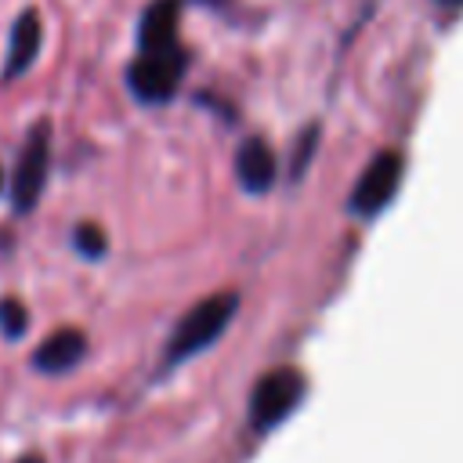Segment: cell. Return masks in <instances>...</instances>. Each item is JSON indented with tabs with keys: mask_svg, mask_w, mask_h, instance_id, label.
<instances>
[{
	"mask_svg": "<svg viewBox=\"0 0 463 463\" xmlns=\"http://www.w3.org/2000/svg\"><path fill=\"white\" fill-rule=\"evenodd\" d=\"M235 311H239V297H235L232 289L199 300V304L177 322V329L170 333L166 351H163V362H166V365H181V362H188L192 354L206 351V347L228 329V322L235 318Z\"/></svg>",
	"mask_w": 463,
	"mask_h": 463,
	"instance_id": "1",
	"label": "cell"
},
{
	"mask_svg": "<svg viewBox=\"0 0 463 463\" xmlns=\"http://www.w3.org/2000/svg\"><path fill=\"white\" fill-rule=\"evenodd\" d=\"M184 69H188V54L181 43H170V47H152V51H137V58L130 61L127 69V83H130V94L145 105H159V101H170L184 80Z\"/></svg>",
	"mask_w": 463,
	"mask_h": 463,
	"instance_id": "2",
	"label": "cell"
},
{
	"mask_svg": "<svg viewBox=\"0 0 463 463\" xmlns=\"http://www.w3.org/2000/svg\"><path fill=\"white\" fill-rule=\"evenodd\" d=\"M304 398V376L297 369H271L260 376L250 391V423L253 430H271L279 427Z\"/></svg>",
	"mask_w": 463,
	"mask_h": 463,
	"instance_id": "3",
	"label": "cell"
},
{
	"mask_svg": "<svg viewBox=\"0 0 463 463\" xmlns=\"http://www.w3.org/2000/svg\"><path fill=\"white\" fill-rule=\"evenodd\" d=\"M47 166H51V127L40 123L25 137L18 163H14V177H11V206L18 213H29L36 206L43 181H47Z\"/></svg>",
	"mask_w": 463,
	"mask_h": 463,
	"instance_id": "4",
	"label": "cell"
},
{
	"mask_svg": "<svg viewBox=\"0 0 463 463\" xmlns=\"http://www.w3.org/2000/svg\"><path fill=\"white\" fill-rule=\"evenodd\" d=\"M398 184H402V156H398V152H380V156L362 170V177H358V184H354L347 206H351L358 217H376V213H383L387 203L394 199Z\"/></svg>",
	"mask_w": 463,
	"mask_h": 463,
	"instance_id": "5",
	"label": "cell"
},
{
	"mask_svg": "<svg viewBox=\"0 0 463 463\" xmlns=\"http://www.w3.org/2000/svg\"><path fill=\"white\" fill-rule=\"evenodd\" d=\"M83 354H87V336L80 329H58L33 351V369L58 376V373H69L72 365H80Z\"/></svg>",
	"mask_w": 463,
	"mask_h": 463,
	"instance_id": "6",
	"label": "cell"
},
{
	"mask_svg": "<svg viewBox=\"0 0 463 463\" xmlns=\"http://www.w3.org/2000/svg\"><path fill=\"white\" fill-rule=\"evenodd\" d=\"M275 174H279L275 156H271V148L260 137H250V141L239 145V152H235V177H239V184L246 192H253V195L268 192L275 184Z\"/></svg>",
	"mask_w": 463,
	"mask_h": 463,
	"instance_id": "7",
	"label": "cell"
},
{
	"mask_svg": "<svg viewBox=\"0 0 463 463\" xmlns=\"http://www.w3.org/2000/svg\"><path fill=\"white\" fill-rule=\"evenodd\" d=\"M40 40H43V25H40V14L36 11H22L11 25V43H7V61H4V80H14L22 76L36 51H40Z\"/></svg>",
	"mask_w": 463,
	"mask_h": 463,
	"instance_id": "8",
	"label": "cell"
},
{
	"mask_svg": "<svg viewBox=\"0 0 463 463\" xmlns=\"http://www.w3.org/2000/svg\"><path fill=\"white\" fill-rule=\"evenodd\" d=\"M177 18H181V0H156L137 22V51L181 43L177 40Z\"/></svg>",
	"mask_w": 463,
	"mask_h": 463,
	"instance_id": "9",
	"label": "cell"
},
{
	"mask_svg": "<svg viewBox=\"0 0 463 463\" xmlns=\"http://www.w3.org/2000/svg\"><path fill=\"white\" fill-rule=\"evenodd\" d=\"M25 329H29V311H25V304L14 300V297H4V300H0V333H4L7 340H18V336H25Z\"/></svg>",
	"mask_w": 463,
	"mask_h": 463,
	"instance_id": "10",
	"label": "cell"
},
{
	"mask_svg": "<svg viewBox=\"0 0 463 463\" xmlns=\"http://www.w3.org/2000/svg\"><path fill=\"white\" fill-rule=\"evenodd\" d=\"M72 242H76V250H80L87 260H98V257L109 250L105 232H101L98 224H80V228H76V235H72Z\"/></svg>",
	"mask_w": 463,
	"mask_h": 463,
	"instance_id": "11",
	"label": "cell"
},
{
	"mask_svg": "<svg viewBox=\"0 0 463 463\" xmlns=\"http://www.w3.org/2000/svg\"><path fill=\"white\" fill-rule=\"evenodd\" d=\"M14 463H47V459H43V456H36V452H25V456H22V459H14Z\"/></svg>",
	"mask_w": 463,
	"mask_h": 463,
	"instance_id": "12",
	"label": "cell"
},
{
	"mask_svg": "<svg viewBox=\"0 0 463 463\" xmlns=\"http://www.w3.org/2000/svg\"><path fill=\"white\" fill-rule=\"evenodd\" d=\"M438 4H449V7H459L463 0H438Z\"/></svg>",
	"mask_w": 463,
	"mask_h": 463,
	"instance_id": "13",
	"label": "cell"
},
{
	"mask_svg": "<svg viewBox=\"0 0 463 463\" xmlns=\"http://www.w3.org/2000/svg\"><path fill=\"white\" fill-rule=\"evenodd\" d=\"M0 177H4V174H0Z\"/></svg>",
	"mask_w": 463,
	"mask_h": 463,
	"instance_id": "14",
	"label": "cell"
}]
</instances>
